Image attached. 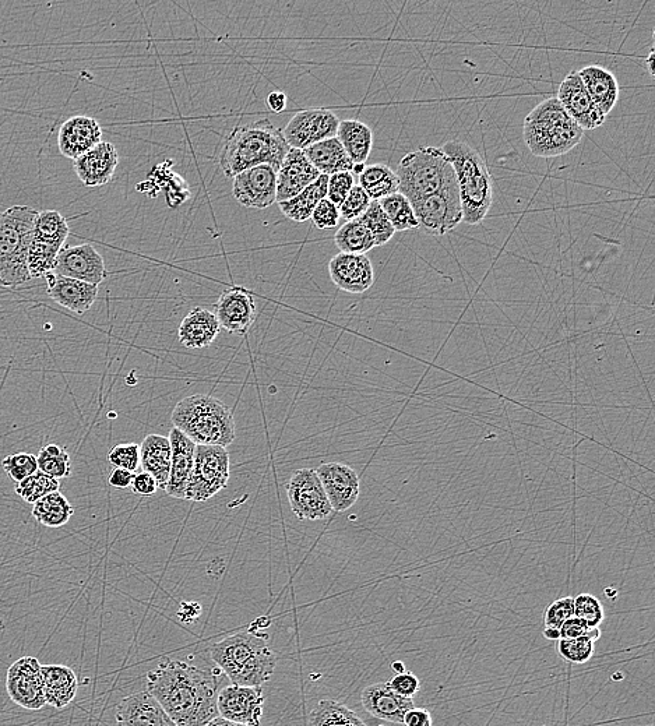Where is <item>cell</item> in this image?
I'll return each mask as SVG.
<instances>
[{
    "instance_id": "f35d334b",
    "label": "cell",
    "mask_w": 655,
    "mask_h": 726,
    "mask_svg": "<svg viewBox=\"0 0 655 726\" xmlns=\"http://www.w3.org/2000/svg\"><path fill=\"white\" fill-rule=\"evenodd\" d=\"M69 234L70 229L68 220H66L59 211H38L33 231L35 239L62 249L63 246H65V242L66 239H68Z\"/></svg>"
},
{
    "instance_id": "4dcf8cb0",
    "label": "cell",
    "mask_w": 655,
    "mask_h": 726,
    "mask_svg": "<svg viewBox=\"0 0 655 726\" xmlns=\"http://www.w3.org/2000/svg\"><path fill=\"white\" fill-rule=\"evenodd\" d=\"M140 464L144 472L153 475L158 489L165 491L171 471V443L168 437L149 435L140 444Z\"/></svg>"
},
{
    "instance_id": "11a10c76",
    "label": "cell",
    "mask_w": 655,
    "mask_h": 726,
    "mask_svg": "<svg viewBox=\"0 0 655 726\" xmlns=\"http://www.w3.org/2000/svg\"><path fill=\"white\" fill-rule=\"evenodd\" d=\"M133 493L139 496H153L158 492V484L153 475L149 472H140L133 478L132 486Z\"/></svg>"
},
{
    "instance_id": "7c38bea8",
    "label": "cell",
    "mask_w": 655,
    "mask_h": 726,
    "mask_svg": "<svg viewBox=\"0 0 655 726\" xmlns=\"http://www.w3.org/2000/svg\"><path fill=\"white\" fill-rule=\"evenodd\" d=\"M340 119L330 109H306L292 116L285 126L283 136L290 148L306 150L337 136Z\"/></svg>"
},
{
    "instance_id": "e575fe53",
    "label": "cell",
    "mask_w": 655,
    "mask_h": 726,
    "mask_svg": "<svg viewBox=\"0 0 655 726\" xmlns=\"http://www.w3.org/2000/svg\"><path fill=\"white\" fill-rule=\"evenodd\" d=\"M359 186L365 190L372 202L399 192V178L396 171L385 164L365 165L358 175Z\"/></svg>"
},
{
    "instance_id": "2e32d148",
    "label": "cell",
    "mask_w": 655,
    "mask_h": 726,
    "mask_svg": "<svg viewBox=\"0 0 655 726\" xmlns=\"http://www.w3.org/2000/svg\"><path fill=\"white\" fill-rule=\"evenodd\" d=\"M56 276L73 278L83 283L100 285L107 278L104 257L94 246L83 243L77 246H63L56 259Z\"/></svg>"
},
{
    "instance_id": "ac0fdd59",
    "label": "cell",
    "mask_w": 655,
    "mask_h": 726,
    "mask_svg": "<svg viewBox=\"0 0 655 726\" xmlns=\"http://www.w3.org/2000/svg\"><path fill=\"white\" fill-rule=\"evenodd\" d=\"M315 471L325 489L331 509L344 513L358 502L361 482L357 472L351 467L341 463H326L319 465Z\"/></svg>"
},
{
    "instance_id": "6125c7cd",
    "label": "cell",
    "mask_w": 655,
    "mask_h": 726,
    "mask_svg": "<svg viewBox=\"0 0 655 726\" xmlns=\"http://www.w3.org/2000/svg\"><path fill=\"white\" fill-rule=\"evenodd\" d=\"M544 637L548 640H561V632H559V630L548 629V627H545Z\"/></svg>"
},
{
    "instance_id": "003e7915",
    "label": "cell",
    "mask_w": 655,
    "mask_h": 726,
    "mask_svg": "<svg viewBox=\"0 0 655 726\" xmlns=\"http://www.w3.org/2000/svg\"><path fill=\"white\" fill-rule=\"evenodd\" d=\"M379 726H385V725H379Z\"/></svg>"
},
{
    "instance_id": "836d02e7",
    "label": "cell",
    "mask_w": 655,
    "mask_h": 726,
    "mask_svg": "<svg viewBox=\"0 0 655 726\" xmlns=\"http://www.w3.org/2000/svg\"><path fill=\"white\" fill-rule=\"evenodd\" d=\"M327 182H329V176L320 175L312 185L302 190L299 195L292 197L287 202L278 203L281 213L288 220L295 222L311 220L313 211L327 197Z\"/></svg>"
},
{
    "instance_id": "3957f363",
    "label": "cell",
    "mask_w": 655,
    "mask_h": 726,
    "mask_svg": "<svg viewBox=\"0 0 655 726\" xmlns=\"http://www.w3.org/2000/svg\"><path fill=\"white\" fill-rule=\"evenodd\" d=\"M210 658L232 685L262 687L273 676L277 655L264 637L237 633L210 648Z\"/></svg>"
},
{
    "instance_id": "1f68e13d",
    "label": "cell",
    "mask_w": 655,
    "mask_h": 726,
    "mask_svg": "<svg viewBox=\"0 0 655 726\" xmlns=\"http://www.w3.org/2000/svg\"><path fill=\"white\" fill-rule=\"evenodd\" d=\"M304 153L320 175L331 176L338 172H352L355 168L354 162L345 153L337 137L306 148Z\"/></svg>"
},
{
    "instance_id": "4fadbf2b",
    "label": "cell",
    "mask_w": 655,
    "mask_h": 726,
    "mask_svg": "<svg viewBox=\"0 0 655 726\" xmlns=\"http://www.w3.org/2000/svg\"><path fill=\"white\" fill-rule=\"evenodd\" d=\"M41 664L37 658L17 659L7 671L6 690L17 706L38 711L47 706L44 697Z\"/></svg>"
},
{
    "instance_id": "d590c367",
    "label": "cell",
    "mask_w": 655,
    "mask_h": 726,
    "mask_svg": "<svg viewBox=\"0 0 655 726\" xmlns=\"http://www.w3.org/2000/svg\"><path fill=\"white\" fill-rule=\"evenodd\" d=\"M31 514L44 527L59 528L69 523L75 514V507L61 492H54L34 503Z\"/></svg>"
},
{
    "instance_id": "db71d44e",
    "label": "cell",
    "mask_w": 655,
    "mask_h": 726,
    "mask_svg": "<svg viewBox=\"0 0 655 726\" xmlns=\"http://www.w3.org/2000/svg\"><path fill=\"white\" fill-rule=\"evenodd\" d=\"M389 685L392 687L394 692L400 694V696L412 699V697L418 693L421 682H419L417 676L412 675L410 672H406L401 673V675L394 676V678L390 680Z\"/></svg>"
},
{
    "instance_id": "5b68a950",
    "label": "cell",
    "mask_w": 655,
    "mask_h": 726,
    "mask_svg": "<svg viewBox=\"0 0 655 726\" xmlns=\"http://www.w3.org/2000/svg\"><path fill=\"white\" fill-rule=\"evenodd\" d=\"M174 428L196 446L228 447L235 440V419L231 408L216 397L196 394L183 398L172 411Z\"/></svg>"
},
{
    "instance_id": "484cf974",
    "label": "cell",
    "mask_w": 655,
    "mask_h": 726,
    "mask_svg": "<svg viewBox=\"0 0 655 726\" xmlns=\"http://www.w3.org/2000/svg\"><path fill=\"white\" fill-rule=\"evenodd\" d=\"M361 703L372 717L403 724L404 715L415 707L414 700L394 692L389 683H375L362 692Z\"/></svg>"
},
{
    "instance_id": "6da1fadb",
    "label": "cell",
    "mask_w": 655,
    "mask_h": 726,
    "mask_svg": "<svg viewBox=\"0 0 655 726\" xmlns=\"http://www.w3.org/2000/svg\"><path fill=\"white\" fill-rule=\"evenodd\" d=\"M221 676L207 659H165L147 675V692L176 726H206L218 715Z\"/></svg>"
},
{
    "instance_id": "03108f58",
    "label": "cell",
    "mask_w": 655,
    "mask_h": 726,
    "mask_svg": "<svg viewBox=\"0 0 655 726\" xmlns=\"http://www.w3.org/2000/svg\"><path fill=\"white\" fill-rule=\"evenodd\" d=\"M653 59H654V51L651 49L649 58H647V69H649V72L651 74V77H654V66H653Z\"/></svg>"
},
{
    "instance_id": "f6af8a7d",
    "label": "cell",
    "mask_w": 655,
    "mask_h": 726,
    "mask_svg": "<svg viewBox=\"0 0 655 726\" xmlns=\"http://www.w3.org/2000/svg\"><path fill=\"white\" fill-rule=\"evenodd\" d=\"M559 654L565 661L572 664H586L594 655V641L588 636L579 639H561L558 646Z\"/></svg>"
},
{
    "instance_id": "680465c9",
    "label": "cell",
    "mask_w": 655,
    "mask_h": 726,
    "mask_svg": "<svg viewBox=\"0 0 655 726\" xmlns=\"http://www.w3.org/2000/svg\"><path fill=\"white\" fill-rule=\"evenodd\" d=\"M133 478H135L133 472L115 468V470L111 472V475H109V485L114 486L116 489L130 488V486H132Z\"/></svg>"
},
{
    "instance_id": "30bf717a",
    "label": "cell",
    "mask_w": 655,
    "mask_h": 726,
    "mask_svg": "<svg viewBox=\"0 0 655 726\" xmlns=\"http://www.w3.org/2000/svg\"><path fill=\"white\" fill-rule=\"evenodd\" d=\"M418 218L419 228L426 234L443 236L449 234L463 222L459 185L456 175L452 176L433 195L411 204Z\"/></svg>"
},
{
    "instance_id": "60d3db41",
    "label": "cell",
    "mask_w": 655,
    "mask_h": 726,
    "mask_svg": "<svg viewBox=\"0 0 655 726\" xmlns=\"http://www.w3.org/2000/svg\"><path fill=\"white\" fill-rule=\"evenodd\" d=\"M38 471L55 479L69 478L72 475V460L68 450L59 444L42 447L37 456Z\"/></svg>"
},
{
    "instance_id": "f907efd6",
    "label": "cell",
    "mask_w": 655,
    "mask_h": 726,
    "mask_svg": "<svg viewBox=\"0 0 655 726\" xmlns=\"http://www.w3.org/2000/svg\"><path fill=\"white\" fill-rule=\"evenodd\" d=\"M355 179L352 172H338L329 176L327 182V197L331 203L336 204L340 209L341 204L350 195L351 189L355 186Z\"/></svg>"
},
{
    "instance_id": "be15d7a7",
    "label": "cell",
    "mask_w": 655,
    "mask_h": 726,
    "mask_svg": "<svg viewBox=\"0 0 655 726\" xmlns=\"http://www.w3.org/2000/svg\"><path fill=\"white\" fill-rule=\"evenodd\" d=\"M206 726H245V725L234 724V722H230V721L224 720V718L217 717V718H214L213 721L209 722V724H207Z\"/></svg>"
},
{
    "instance_id": "7dc6e473",
    "label": "cell",
    "mask_w": 655,
    "mask_h": 726,
    "mask_svg": "<svg viewBox=\"0 0 655 726\" xmlns=\"http://www.w3.org/2000/svg\"><path fill=\"white\" fill-rule=\"evenodd\" d=\"M2 467L7 477L19 484L38 471L37 457L30 453L12 454L2 461Z\"/></svg>"
},
{
    "instance_id": "5bb4252c",
    "label": "cell",
    "mask_w": 655,
    "mask_h": 726,
    "mask_svg": "<svg viewBox=\"0 0 655 726\" xmlns=\"http://www.w3.org/2000/svg\"><path fill=\"white\" fill-rule=\"evenodd\" d=\"M232 193L248 209L264 210L277 203V171L270 165H257L234 176Z\"/></svg>"
},
{
    "instance_id": "44dd1931",
    "label": "cell",
    "mask_w": 655,
    "mask_h": 726,
    "mask_svg": "<svg viewBox=\"0 0 655 726\" xmlns=\"http://www.w3.org/2000/svg\"><path fill=\"white\" fill-rule=\"evenodd\" d=\"M320 176L304 151L290 148L277 171V203L287 202Z\"/></svg>"
},
{
    "instance_id": "8fae6325",
    "label": "cell",
    "mask_w": 655,
    "mask_h": 726,
    "mask_svg": "<svg viewBox=\"0 0 655 726\" xmlns=\"http://www.w3.org/2000/svg\"><path fill=\"white\" fill-rule=\"evenodd\" d=\"M287 496L298 520H325L333 511L322 482L312 468H302L292 474L287 484Z\"/></svg>"
},
{
    "instance_id": "8d00e7d4",
    "label": "cell",
    "mask_w": 655,
    "mask_h": 726,
    "mask_svg": "<svg viewBox=\"0 0 655 726\" xmlns=\"http://www.w3.org/2000/svg\"><path fill=\"white\" fill-rule=\"evenodd\" d=\"M308 726H368L354 711L336 700H322L313 707Z\"/></svg>"
},
{
    "instance_id": "91938a15",
    "label": "cell",
    "mask_w": 655,
    "mask_h": 726,
    "mask_svg": "<svg viewBox=\"0 0 655 726\" xmlns=\"http://www.w3.org/2000/svg\"><path fill=\"white\" fill-rule=\"evenodd\" d=\"M202 613V608L197 602H183L181 609L178 612V618L185 623L195 622Z\"/></svg>"
},
{
    "instance_id": "603a6c76",
    "label": "cell",
    "mask_w": 655,
    "mask_h": 726,
    "mask_svg": "<svg viewBox=\"0 0 655 726\" xmlns=\"http://www.w3.org/2000/svg\"><path fill=\"white\" fill-rule=\"evenodd\" d=\"M116 726H176L149 692L130 694L116 707Z\"/></svg>"
},
{
    "instance_id": "ab89813d",
    "label": "cell",
    "mask_w": 655,
    "mask_h": 726,
    "mask_svg": "<svg viewBox=\"0 0 655 726\" xmlns=\"http://www.w3.org/2000/svg\"><path fill=\"white\" fill-rule=\"evenodd\" d=\"M379 204L389 221L392 222L394 231L404 232L419 228L418 218L415 216L411 203L400 192L379 200Z\"/></svg>"
},
{
    "instance_id": "277c9868",
    "label": "cell",
    "mask_w": 655,
    "mask_h": 726,
    "mask_svg": "<svg viewBox=\"0 0 655 726\" xmlns=\"http://www.w3.org/2000/svg\"><path fill=\"white\" fill-rule=\"evenodd\" d=\"M442 150L456 174L463 222L480 225L493 203V181L487 162L475 148L460 140L443 144Z\"/></svg>"
},
{
    "instance_id": "ba28073f",
    "label": "cell",
    "mask_w": 655,
    "mask_h": 726,
    "mask_svg": "<svg viewBox=\"0 0 655 726\" xmlns=\"http://www.w3.org/2000/svg\"><path fill=\"white\" fill-rule=\"evenodd\" d=\"M396 175L399 192L412 204L438 192L456 174L442 147L425 146L404 155Z\"/></svg>"
},
{
    "instance_id": "e7e4bbea",
    "label": "cell",
    "mask_w": 655,
    "mask_h": 726,
    "mask_svg": "<svg viewBox=\"0 0 655 726\" xmlns=\"http://www.w3.org/2000/svg\"><path fill=\"white\" fill-rule=\"evenodd\" d=\"M392 669L396 672V675H401V673L407 672L406 665H404V662L401 661L393 662Z\"/></svg>"
},
{
    "instance_id": "9a60e30c",
    "label": "cell",
    "mask_w": 655,
    "mask_h": 726,
    "mask_svg": "<svg viewBox=\"0 0 655 726\" xmlns=\"http://www.w3.org/2000/svg\"><path fill=\"white\" fill-rule=\"evenodd\" d=\"M264 697L262 687L225 686L218 693L217 710L224 720L245 726H260Z\"/></svg>"
},
{
    "instance_id": "83f0119b",
    "label": "cell",
    "mask_w": 655,
    "mask_h": 726,
    "mask_svg": "<svg viewBox=\"0 0 655 726\" xmlns=\"http://www.w3.org/2000/svg\"><path fill=\"white\" fill-rule=\"evenodd\" d=\"M220 331V323L211 310L195 308L179 324V343L189 350H203L213 344Z\"/></svg>"
},
{
    "instance_id": "d6986e66",
    "label": "cell",
    "mask_w": 655,
    "mask_h": 726,
    "mask_svg": "<svg viewBox=\"0 0 655 726\" xmlns=\"http://www.w3.org/2000/svg\"><path fill=\"white\" fill-rule=\"evenodd\" d=\"M214 315L221 329L230 334L245 336L255 323V298L244 287H232L221 294Z\"/></svg>"
},
{
    "instance_id": "74e56055",
    "label": "cell",
    "mask_w": 655,
    "mask_h": 726,
    "mask_svg": "<svg viewBox=\"0 0 655 726\" xmlns=\"http://www.w3.org/2000/svg\"><path fill=\"white\" fill-rule=\"evenodd\" d=\"M334 242L340 252L347 255H366L369 250L376 248L371 232L358 220L347 221L343 227L338 228Z\"/></svg>"
},
{
    "instance_id": "7402d4cb",
    "label": "cell",
    "mask_w": 655,
    "mask_h": 726,
    "mask_svg": "<svg viewBox=\"0 0 655 726\" xmlns=\"http://www.w3.org/2000/svg\"><path fill=\"white\" fill-rule=\"evenodd\" d=\"M101 142L100 123L90 116H72L59 129V151L69 160H77Z\"/></svg>"
},
{
    "instance_id": "8992f818",
    "label": "cell",
    "mask_w": 655,
    "mask_h": 726,
    "mask_svg": "<svg viewBox=\"0 0 655 726\" xmlns=\"http://www.w3.org/2000/svg\"><path fill=\"white\" fill-rule=\"evenodd\" d=\"M583 136L584 130L555 97L540 102L524 119V143L535 157H561L572 151Z\"/></svg>"
},
{
    "instance_id": "f5cc1de1",
    "label": "cell",
    "mask_w": 655,
    "mask_h": 726,
    "mask_svg": "<svg viewBox=\"0 0 655 726\" xmlns=\"http://www.w3.org/2000/svg\"><path fill=\"white\" fill-rule=\"evenodd\" d=\"M340 209L330 202L329 199H323L313 211L311 220L313 225L319 229L336 228L340 221Z\"/></svg>"
},
{
    "instance_id": "ee69618b",
    "label": "cell",
    "mask_w": 655,
    "mask_h": 726,
    "mask_svg": "<svg viewBox=\"0 0 655 726\" xmlns=\"http://www.w3.org/2000/svg\"><path fill=\"white\" fill-rule=\"evenodd\" d=\"M361 224L365 225V228L371 232L373 239L376 242V248L378 246L386 245L387 242L392 241L393 236L396 235L392 222L387 218L385 211L380 207L379 202H372L368 210L362 214L361 217L357 218Z\"/></svg>"
},
{
    "instance_id": "816d5d0a",
    "label": "cell",
    "mask_w": 655,
    "mask_h": 726,
    "mask_svg": "<svg viewBox=\"0 0 655 726\" xmlns=\"http://www.w3.org/2000/svg\"><path fill=\"white\" fill-rule=\"evenodd\" d=\"M574 616V599L570 597L556 599L545 612L544 623L548 629L561 630L563 623Z\"/></svg>"
},
{
    "instance_id": "e0dca14e",
    "label": "cell",
    "mask_w": 655,
    "mask_h": 726,
    "mask_svg": "<svg viewBox=\"0 0 655 726\" xmlns=\"http://www.w3.org/2000/svg\"><path fill=\"white\" fill-rule=\"evenodd\" d=\"M556 100L584 132L601 128L607 119L591 100L576 70L563 79Z\"/></svg>"
},
{
    "instance_id": "cb8c5ba5",
    "label": "cell",
    "mask_w": 655,
    "mask_h": 726,
    "mask_svg": "<svg viewBox=\"0 0 655 726\" xmlns=\"http://www.w3.org/2000/svg\"><path fill=\"white\" fill-rule=\"evenodd\" d=\"M118 164L119 154L114 144L101 142L75 160V171L84 186L100 188L111 182Z\"/></svg>"
},
{
    "instance_id": "94428289",
    "label": "cell",
    "mask_w": 655,
    "mask_h": 726,
    "mask_svg": "<svg viewBox=\"0 0 655 726\" xmlns=\"http://www.w3.org/2000/svg\"><path fill=\"white\" fill-rule=\"evenodd\" d=\"M266 104L271 111L280 114V112H283L287 108V95L281 93V91H274V93H270L269 97H267Z\"/></svg>"
},
{
    "instance_id": "f1b7e54d",
    "label": "cell",
    "mask_w": 655,
    "mask_h": 726,
    "mask_svg": "<svg viewBox=\"0 0 655 726\" xmlns=\"http://www.w3.org/2000/svg\"><path fill=\"white\" fill-rule=\"evenodd\" d=\"M577 73L597 108L605 116L611 114L619 100V91H621L615 74L600 65L586 66Z\"/></svg>"
},
{
    "instance_id": "4316f807",
    "label": "cell",
    "mask_w": 655,
    "mask_h": 726,
    "mask_svg": "<svg viewBox=\"0 0 655 726\" xmlns=\"http://www.w3.org/2000/svg\"><path fill=\"white\" fill-rule=\"evenodd\" d=\"M48 284L49 298L77 315H84L93 308L98 298V285L83 283L73 278L56 276L54 271L44 277Z\"/></svg>"
},
{
    "instance_id": "681fc988",
    "label": "cell",
    "mask_w": 655,
    "mask_h": 726,
    "mask_svg": "<svg viewBox=\"0 0 655 726\" xmlns=\"http://www.w3.org/2000/svg\"><path fill=\"white\" fill-rule=\"evenodd\" d=\"M372 200L366 195L365 190L359 185L351 189L350 195L340 206V216L345 221L357 220L371 206Z\"/></svg>"
},
{
    "instance_id": "f546056e",
    "label": "cell",
    "mask_w": 655,
    "mask_h": 726,
    "mask_svg": "<svg viewBox=\"0 0 655 726\" xmlns=\"http://www.w3.org/2000/svg\"><path fill=\"white\" fill-rule=\"evenodd\" d=\"M41 673L48 706L62 710L76 699L79 680L72 668L65 665H42Z\"/></svg>"
},
{
    "instance_id": "7a4b0ae2",
    "label": "cell",
    "mask_w": 655,
    "mask_h": 726,
    "mask_svg": "<svg viewBox=\"0 0 655 726\" xmlns=\"http://www.w3.org/2000/svg\"><path fill=\"white\" fill-rule=\"evenodd\" d=\"M288 151L290 146L285 142L283 132L262 119L232 130L221 151L220 167L228 178L257 165H270L278 171Z\"/></svg>"
},
{
    "instance_id": "bcb514c9",
    "label": "cell",
    "mask_w": 655,
    "mask_h": 726,
    "mask_svg": "<svg viewBox=\"0 0 655 726\" xmlns=\"http://www.w3.org/2000/svg\"><path fill=\"white\" fill-rule=\"evenodd\" d=\"M574 599V616L584 620L590 629L600 627L604 622L605 612L600 599L591 594H580Z\"/></svg>"
},
{
    "instance_id": "6f0895ef",
    "label": "cell",
    "mask_w": 655,
    "mask_h": 726,
    "mask_svg": "<svg viewBox=\"0 0 655 726\" xmlns=\"http://www.w3.org/2000/svg\"><path fill=\"white\" fill-rule=\"evenodd\" d=\"M404 726H432V715L424 708L414 707L404 715Z\"/></svg>"
},
{
    "instance_id": "9c48e42d",
    "label": "cell",
    "mask_w": 655,
    "mask_h": 726,
    "mask_svg": "<svg viewBox=\"0 0 655 726\" xmlns=\"http://www.w3.org/2000/svg\"><path fill=\"white\" fill-rule=\"evenodd\" d=\"M231 475L230 454L220 446H196L195 463L186 486L185 500L207 502L223 491Z\"/></svg>"
},
{
    "instance_id": "c3c4849f",
    "label": "cell",
    "mask_w": 655,
    "mask_h": 726,
    "mask_svg": "<svg viewBox=\"0 0 655 726\" xmlns=\"http://www.w3.org/2000/svg\"><path fill=\"white\" fill-rule=\"evenodd\" d=\"M108 461L114 468L135 472L140 464V446L136 443L118 444L109 451Z\"/></svg>"
},
{
    "instance_id": "7bdbcfd3",
    "label": "cell",
    "mask_w": 655,
    "mask_h": 726,
    "mask_svg": "<svg viewBox=\"0 0 655 726\" xmlns=\"http://www.w3.org/2000/svg\"><path fill=\"white\" fill-rule=\"evenodd\" d=\"M61 482L58 479L48 477L44 472L37 471L31 477L23 479L16 484L17 496H20L24 502L34 505L38 500L51 495V493L59 492Z\"/></svg>"
},
{
    "instance_id": "52a82bcc",
    "label": "cell",
    "mask_w": 655,
    "mask_h": 726,
    "mask_svg": "<svg viewBox=\"0 0 655 726\" xmlns=\"http://www.w3.org/2000/svg\"><path fill=\"white\" fill-rule=\"evenodd\" d=\"M38 211L13 206L0 214V285L16 290L31 280L27 257Z\"/></svg>"
},
{
    "instance_id": "9f6ffc18",
    "label": "cell",
    "mask_w": 655,
    "mask_h": 726,
    "mask_svg": "<svg viewBox=\"0 0 655 726\" xmlns=\"http://www.w3.org/2000/svg\"><path fill=\"white\" fill-rule=\"evenodd\" d=\"M559 632H561V639H579V637L587 636L590 627L587 626L584 620L573 616V618L563 623Z\"/></svg>"
},
{
    "instance_id": "ffe728a7",
    "label": "cell",
    "mask_w": 655,
    "mask_h": 726,
    "mask_svg": "<svg viewBox=\"0 0 655 726\" xmlns=\"http://www.w3.org/2000/svg\"><path fill=\"white\" fill-rule=\"evenodd\" d=\"M331 281L348 294H364L375 283V271L366 255L338 253L329 263Z\"/></svg>"
},
{
    "instance_id": "b9f144b4",
    "label": "cell",
    "mask_w": 655,
    "mask_h": 726,
    "mask_svg": "<svg viewBox=\"0 0 655 726\" xmlns=\"http://www.w3.org/2000/svg\"><path fill=\"white\" fill-rule=\"evenodd\" d=\"M61 248L48 245V243L38 241L33 236L30 248H28L27 267L31 280L33 278H41L47 276L55 270L56 259H58Z\"/></svg>"
},
{
    "instance_id": "d6a6232c",
    "label": "cell",
    "mask_w": 655,
    "mask_h": 726,
    "mask_svg": "<svg viewBox=\"0 0 655 726\" xmlns=\"http://www.w3.org/2000/svg\"><path fill=\"white\" fill-rule=\"evenodd\" d=\"M336 137L354 165H365L373 147V132L366 123L357 119L340 121Z\"/></svg>"
},
{
    "instance_id": "d4e9b609",
    "label": "cell",
    "mask_w": 655,
    "mask_h": 726,
    "mask_svg": "<svg viewBox=\"0 0 655 726\" xmlns=\"http://www.w3.org/2000/svg\"><path fill=\"white\" fill-rule=\"evenodd\" d=\"M168 439L171 443V471L164 492L171 498L185 500L186 486L195 463L196 444L176 428L171 429Z\"/></svg>"
}]
</instances>
